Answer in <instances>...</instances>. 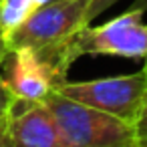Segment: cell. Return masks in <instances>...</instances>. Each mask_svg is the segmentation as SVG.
Returning a JSON list of instances; mask_svg holds the SVG:
<instances>
[{"instance_id": "obj_1", "label": "cell", "mask_w": 147, "mask_h": 147, "mask_svg": "<svg viewBox=\"0 0 147 147\" xmlns=\"http://www.w3.org/2000/svg\"><path fill=\"white\" fill-rule=\"evenodd\" d=\"M89 4L91 0H51L38 6L24 22L6 34L10 51L20 47L32 49L61 79H67L69 67L73 65L69 59V42L91 22Z\"/></svg>"}, {"instance_id": "obj_2", "label": "cell", "mask_w": 147, "mask_h": 147, "mask_svg": "<svg viewBox=\"0 0 147 147\" xmlns=\"http://www.w3.org/2000/svg\"><path fill=\"white\" fill-rule=\"evenodd\" d=\"M45 103L53 111L67 147H137L135 125L129 121L73 101L57 89Z\"/></svg>"}, {"instance_id": "obj_3", "label": "cell", "mask_w": 147, "mask_h": 147, "mask_svg": "<svg viewBox=\"0 0 147 147\" xmlns=\"http://www.w3.org/2000/svg\"><path fill=\"white\" fill-rule=\"evenodd\" d=\"M143 8L135 6L105 24H85L69 42V59L75 63L85 55H107L147 61V24L141 20Z\"/></svg>"}, {"instance_id": "obj_4", "label": "cell", "mask_w": 147, "mask_h": 147, "mask_svg": "<svg viewBox=\"0 0 147 147\" xmlns=\"http://www.w3.org/2000/svg\"><path fill=\"white\" fill-rule=\"evenodd\" d=\"M57 91L73 101L101 109L135 125L147 95V73L141 69L131 75L95 81H63Z\"/></svg>"}, {"instance_id": "obj_5", "label": "cell", "mask_w": 147, "mask_h": 147, "mask_svg": "<svg viewBox=\"0 0 147 147\" xmlns=\"http://www.w3.org/2000/svg\"><path fill=\"white\" fill-rule=\"evenodd\" d=\"M0 67H4L2 77L14 97L24 101H45L63 81H67L61 79L36 51L26 47L12 49Z\"/></svg>"}, {"instance_id": "obj_6", "label": "cell", "mask_w": 147, "mask_h": 147, "mask_svg": "<svg viewBox=\"0 0 147 147\" xmlns=\"http://www.w3.org/2000/svg\"><path fill=\"white\" fill-rule=\"evenodd\" d=\"M8 139L12 145L24 147H67L49 105L18 97L8 121Z\"/></svg>"}, {"instance_id": "obj_7", "label": "cell", "mask_w": 147, "mask_h": 147, "mask_svg": "<svg viewBox=\"0 0 147 147\" xmlns=\"http://www.w3.org/2000/svg\"><path fill=\"white\" fill-rule=\"evenodd\" d=\"M14 93L10 91V87L6 85L2 71H0V147H10V139H8V121H10V113L14 107Z\"/></svg>"}, {"instance_id": "obj_8", "label": "cell", "mask_w": 147, "mask_h": 147, "mask_svg": "<svg viewBox=\"0 0 147 147\" xmlns=\"http://www.w3.org/2000/svg\"><path fill=\"white\" fill-rule=\"evenodd\" d=\"M135 133H137V147H147V95L143 101V109L135 121Z\"/></svg>"}, {"instance_id": "obj_9", "label": "cell", "mask_w": 147, "mask_h": 147, "mask_svg": "<svg viewBox=\"0 0 147 147\" xmlns=\"http://www.w3.org/2000/svg\"><path fill=\"white\" fill-rule=\"evenodd\" d=\"M119 0H91V4H89V20L97 18L99 14H103L107 8H111Z\"/></svg>"}, {"instance_id": "obj_10", "label": "cell", "mask_w": 147, "mask_h": 147, "mask_svg": "<svg viewBox=\"0 0 147 147\" xmlns=\"http://www.w3.org/2000/svg\"><path fill=\"white\" fill-rule=\"evenodd\" d=\"M10 53V47H8V38H6V28L2 24V16H0V65L6 59V55Z\"/></svg>"}, {"instance_id": "obj_11", "label": "cell", "mask_w": 147, "mask_h": 147, "mask_svg": "<svg viewBox=\"0 0 147 147\" xmlns=\"http://www.w3.org/2000/svg\"><path fill=\"white\" fill-rule=\"evenodd\" d=\"M143 4H145V8H147V0H139V4H137V6H143Z\"/></svg>"}, {"instance_id": "obj_12", "label": "cell", "mask_w": 147, "mask_h": 147, "mask_svg": "<svg viewBox=\"0 0 147 147\" xmlns=\"http://www.w3.org/2000/svg\"><path fill=\"white\" fill-rule=\"evenodd\" d=\"M143 69H145V73H147V63H145V67H143Z\"/></svg>"}]
</instances>
